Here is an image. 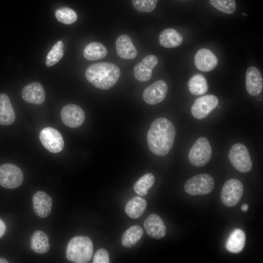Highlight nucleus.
Instances as JSON below:
<instances>
[{
	"instance_id": "29",
	"label": "nucleus",
	"mask_w": 263,
	"mask_h": 263,
	"mask_svg": "<svg viewBox=\"0 0 263 263\" xmlns=\"http://www.w3.org/2000/svg\"><path fill=\"white\" fill-rule=\"evenodd\" d=\"M63 54L64 44L61 40H59L48 53L45 62L46 66L50 67L56 64L62 57Z\"/></svg>"
},
{
	"instance_id": "17",
	"label": "nucleus",
	"mask_w": 263,
	"mask_h": 263,
	"mask_svg": "<svg viewBox=\"0 0 263 263\" xmlns=\"http://www.w3.org/2000/svg\"><path fill=\"white\" fill-rule=\"evenodd\" d=\"M32 202L34 212L38 216L45 218L50 214L52 200L47 193L42 191L36 192L33 196Z\"/></svg>"
},
{
	"instance_id": "5",
	"label": "nucleus",
	"mask_w": 263,
	"mask_h": 263,
	"mask_svg": "<svg viewBox=\"0 0 263 263\" xmlns=\"http://www.w3.org/2000/svg\"><path fill=\"white\" fill-rule=\"evenodd\" d=\"M228 157L232 166L239 171L246 173L251 170L252 162L249 151L244 145H233L229 150Z\"/></svg>"
},
{
	"instance_id": "1",
	"label": "nucleus",
	"mask_w": 263,
	"mask_h": 263,
	"mask_svg": "<svg viewBox=\"0 0 263 263\" xmlns=\"http://www.w3.org/2000/svg\"><path fill=\"white\" fill-rule=\"evenodd\" d=\"M175 129L168 119L160 117L154 120L148 132L147 140L150 150L157 156H165L173 147Z\"/></svg>"
},
{
	"instance_id": "22",
	"label": "nucleus",
	"mask_w": 263,
	"mask_h": 263,
	"mask_svg": "<svg viewBox=\"0 0 263 263\" xmlns=\"http://www.w3.org/2000/svg\"><path fill=\"white\" fill-rule=\"evenodd\" d=\"M182 36L176 30L167 28L163 30L159 36L160 44L167 48L178 47L183 41Z\"/></svg>"
},
{
	"instance_id": "30",
	"label": "nucleus",
	"mask_w": 263,
	"mask_h": 263,
	"mask_svg": "<svg viewBox=\"0 0 263 263\" xmlns=\"http://www.w3.org/2000/svg\"><path fill=\"white\" fill-rule=\"evenodd\" d=\"M56 19L65 24H71L77 20L76 13L68 7H61L57 9L55 13Z\"/></svg>"
},
{
	"instance_id": "16",
	"label": "nucleus",
	"mask_w": 263,
	"mask_h": 263,
	"mask_svg": "<svg viewBox=\"0 0 263 263\" xmlns=\"http://www.w3.org/2000/svg\"><path fill=\"white\" fill-rule=\"evenodd\" d=\"M21 95L26 102L34 104H41L45 99V92L43 86L36 82L25 86L22 90Z\"/></svg>"
},
{
	"instance_id": "3",
	"label": "nucleus",
	"mask_w": 263,
	"mask_h": 263,
	"mask_svg": "<svg viewBox=\"0 0 263 263\" xmlns=\"http://www.w3.org/2000/svg\"><path fill=\"white\" fill-rule=\"evenodd\" d=\"M92 240L87 236H77L69 242L66 248V258L76 263H88L93 253Z\"/></svg>"
},
{
	"instance_id": "13",
	"label": "nucleus",
	"mask_w": 263,
	"mask_h": 263,
	"mask_svg": "<svg viewBox=\"0 0 263 263\" xmlns=\"http://www.w3.org/2000/svg\"><path fill=\"white\" fill-rule=\"evenodd\" d=\"M158 63V58L153 55L146 56L142 60L134 67L133 74L138 81L144 82L150 79L153 68Z\"/></svg>"
},
{
	"instance_id": "7",
	"label": "nucleus",
	"mask_w": 263,
	"mask_h": 263,
	"mask_svg": "<svg viewBox=\"0 0 263 263\" xmlns=\"http://www.w3.org/2000/svg\"><path fill=\"white\" fill-rule=\"evenodd\" d=\"M23 181V173L17 166L6 163L0 166V186L7 188H16L22 184Z\"/></svg>"
},
{
	"instance_id": "35",
	"label": "nucleus",
	"mask_w": 263,
	"mask_h": 263,
	"mask_svg": "<svg viewBox=\"0 0 263 263\" xmlns=\"http://www.w3.org/2000/svg\"><path fill=\"white\" fill-rule=\"evenodd\" d=\"M248 209V206L246 204H243L241 207V209L242 211L245 212Z\"/></svg>"
},
{
	"instance_id": "36",
	"label": "nucleus",
	"mask_w": 263,
	"mask_h": 263,
	"mask_svg": "<svg viewBox=\"0 0 263 263\" xmlns=\"http://www.w3.org/2000/svg\"><path fill=\"white\" fill-rule=\"evenodd\" d=\"M8 262L2 258H0V263H7Z\"/></svg>"
},
{
	"instance_id": "32",
	"label": "nucleus",
	"mask_w": 263,
	"mask_h": 263,
	"mask_svg": "<svg viewBox=\"0 0 263 263\" xmlns=\"http://www.w3.org/2000/svg\"><path fill=\"white\" fill-rule=\"evenodd\" d=\"M135 9L141 12H151L155 9L158 0H132Z\"/></svg>"
},
{
	"instance_id": "11",
	"label": "nucleus",
	"mask_w": 263,
	"mask_h": 263,
	"mask_svg": "<svg viewBox=\"0 0 263 263\" xmlns=\"http://www.w3.org/2000/svg\"><path fill=\"white\" fill-rule=\"evenodd\" d=\"M60 117L64 125L70 128H75L83 123L85 115L79 106L70 104L63 107L60 112Z\"/></svg>"
},
{
	"instance_id": "37",
	"label": "nucleus",
	"mask_w": 263,
	"mask_h": 263,
	"mask_svg": "<svg viewBox=\"0 0 263 263\" xmlns=\"http://www.w3.org/2000/svg\"><path fill=\"white\" fill-rule=\"evenodd\" d=\"M257 97H256V99L258 100V101H261L262 99V96L261 95H257Z\"/></svg>"
},
{
	"instance_id": "28",
	"label": "nucleus",
	"mask_w": 263,
	"mask_h": 263,
	"mask_svg": "<svg viewBox=\"0 0 263 263\" xmlns=\"http://www.w3.org/2000/svg\"><path fill=\"white\" fill-rule=\"evenodd\" d=\"M155 177L150 173L141 177L134 184L133 188L135 193L143 196L147 194L148 190L151 188L155 182Z\"/></svg>"
},
{
	"instance_id": "12",
	"label": "nucleus",
	"mask_w": 263,
	"mask_h": 263,
	"mask_svg": "<svg viewBox=\"0 0 263 263\" xmlns=\"http://www.w3.org/2000/svg\"><path fill=\"white\" fill-rule=\"evenodd\" d=\"M168 86L163 80H157L147 87L143 91V98L148 104L155 105L163 101L166 97Z\"/></svg>"
},
{
	"instance_id": "21",
	"label": "nucleus",
	"mask_w": 263,
	"mask_h": 263,
	"mask_svg": "<svg viewBox=\"0 0 263 263\" xmlns=\"http://www.w3.org/2000/svg\"><path fill=\"white\" fill-rule=\"evenodd\" d=\"M245 240L244 232L240 229L236 228L228 236L225 243V247L230 252L239 253L244 248Z\"/></svg>"
},
{
	"instance_id": "8",
	"label": "nucleus",
	"mask_w": 263,
	"mask_h": 263,
	"mask_svg": "<svg viewBox=\"0 0 263 263\" xmlns=\"http://www.w3.org/2000/svg\"><path fill=\"white\" fill-rule=\"evenodd\" d=\"M244 187L240 181L236 179L227 180L224 185L221 192L222 203L227 207H233L241 199Z\"/></svg>"
},
{
	"instance_id": "27",
	"label": "nucleus",
	"mask_w": 263,
	"mask_h": 263,
	"mask_svg": "<svg viewBox=\"0 0 263 263\" xmlns=\"http://www.w3.org/2000/svg\"><path fill=\"white\" fill-rule=\"evenodd\" d=\"M188 87L190 92L196 95H202L208 90L206 78L201 74H195L189 79Z\"/></svg>"
},
{
	"instance_id": "26",
	"label": "nucleus",
	"mask_w": 263,
	"mask_h": 263,
	"mask_svg": "<svg viewBox=\"0 0 263 263\" xmlns=\"http://www.w3.org/2000/svg\"><path fill=\"white\" fill-rule=\"evenodd\" d=\"M143 235V229L139 225H132L123 233L121 239L122 244L124 247H131L140 240Z\"/></svg>"
},
{
	"instance_id": "31",
	"label": "nucleus",
	"mask_w": 263,
	"mask_h": 263,
	"mask_svg": "<svg viewBox=\"0 0 263 263\" xmlns=\"http://www.w3.org/2000/svg\"><path fill=\"white\" fill-rule=\"evenodd\" d=\"M209 2L213 7L227 14H232L237 8L235 0H209Z\"/></svg>"
},
{
	"instance_id": "33",
	"label": "nucleus",
	"mask_w": 263,
	"mask_h": 263,
	"mask_svg": "<svg viewBox=\"0 0 263 263\" xmlns=\"http://www.w3.org/2000/svg\"><path fill=\"white\" fill-rule=\"evenodd\" d=\"M93 263H109V255L107 251L104 248L98 249L94 255Z\"/></svg>"
},
{
	"instance_id": "6",
	"label": "nucleus",
	"mask_w": 263,
	"mask_h": 263,
	"mask_svg": "<svg viewBox=\"0 0 263 263\" xmlns=\"http://www.w3.org/2000/svg\"><path fill=\"white\" fill-rule=\"evenodd\" d=\"M214 187V181L208 174H201L189 179L185 183L186 192L191 195H201L211 192Z\"/></svg>"
},
{
	"instance_id": "15",
	"label": "nucleus",
	"mask_w": 263,
	"mask_h": 263,
	"mask_svg": "<svg viewBox=\"0 0 263 263\" xmlns=\"http://www.w3.org/2000/svg\"><path fill=\"white\" fill-rule=\"evenodd\" d=\"M245 86L248 93L253 96H257L262 92L263 77L256 67L251 66L247 69L245 75Z\"/></svg>"
},
{
	"instance_id": "19",
	"label": "nucleus",
	"mask_w": 263,
	"mask_h": 263,
	"mask_svg": "<svg viewBox=\"0 0 263 263\" xmlns=\"http://www.w3.org/2000/svg\"><path fill=\"white\" fill-rule=\"evenodd\" d=\"M117 55L125 59H132L137 55L136 48L133 45L131 38L127 35L119 37L115 42Z\"/></svg>"
},
{
	"instance_id": "34",
	"label": "nucleus",
	"mask_w": 263,
	"mask_h": 263,
	"mask_svg": "<svg viewBox=\"0 0 263 263\" xmlns=\"http://www.w3.org/2000/svg\"><path fill=\"white\" fill-rule=\"evenodd\" d=\"M6 229L4 222L0 219V238L4 235Z\"/></svg>"
},
{
	"instance_id": "18",
	"label": "nucleus",
	"mask_w": 263,
	"mask_h": 263,
	"mask_svg": "<svg viewBox=\"0 0 263 263\" xmlns=\"http://www.w3.org/2000/svg\"><path fill=\"white\" fill-rule=\"evenodd\" d=\"M144 228L151 237L160 239L166 233V227L162 219L156 214H150L145 220Z\"/></svg>"
},
{
	"instance_id": "25",
	"label": "nucleus",
	"mask_w": 263,
	"mask_h": 263,
	"mask_svg": "<svg viewBox=\"0 0 263 263\" xmlns=\"http://www.w3.org/2000/svg\"><path fill=\"white\" fill-rule=\"evenodd\" d=\"M107 54L105 47L97 42H91L86 46L83 51L84 57L89 60H96L104 58Z\"/></svg>"
},
{
	"instance_id": "10",
	"label": "nucleus",
	"mask_w": 263,
	"mask_h": 263,
	"mask_svg": "<svg viewBox=\"0 0 263 263\" xmlns=\"http://www.w3.org/2000/svg\"><path fill=\"white\" fill-rule=\"evenodd\" d=\"M218 103V98L213 94L200 96L194 101L191 106V114L195 118L203 119L215 109Z\"/></svg>"
},
{
	"instance_id": "23",
	"label": "nucleus",
	"mask_w": 263,
	"mask_h": 263,
	"mask_svg": "<svg viewBox=\"0 0 263 263\" xmlns=\"http://www.w3.org/2000/svg\"><path fill=\"white\" fill-rule=\"evenodd\" d=\"M30 246L31 249L37 253H47L50 248L47 235L42 231H36L31 237Z\"/></svg>"
},
{
	"instance_id": "2",
	"label": "nucleus",
	"mask_w": 263,
	"mask_h": 263,
	"mask_svg": "<svg viewBox=\"0 0 263 263\" xmlns=\"http://www.w3.org/2000/svg\"><path fill=\"white\" fill-rule=\"evenodd\" d=\"M120 75V70L117 65L105 62L90 65L85 72L87 80L101 90H108L113 86Z\"/></svg>"
},
{
	"instance_id": "9",
	"label": "nucleus",
	"mask_w": 263,
	"mask_h": 263,
	"mask_svg": "<svg viewBox=\"0 0 263 263\" xmlns=\"http://www.w3.org/2000/svg\"><path fill=\"white\" fill-rule=\"evenodd\" d=\"M39 139L45 148L53 153L61 151L64 147V140L61 133L51 127L43 129L39 133Z\"/></svg>"
},
{
	"instance_id": "20",
	"label": "nucleus",
	"mask_w": 263,
	"mask_h": 263,
	"mask_svg": "<svg viewBox=\"0 0 263 263\" xmlns=\"http://www.w3.org/2000/svg\"><path fill=\"white\" fill-rule=\"evenodd\" d=\"M16 119V115L9 97L4 94H0V124L9 125Z\"/></svg>"
},
{
	"instance_id": "4",
	"label": "nucleus",
	"mask_w": 263,
	"mask_h": 263,
	"mask_svg": "<svg viewBox=\"0 0 263 263\" xmlns=\"http://www.w3.org/2000/svg\"><path fill=\"white\" fill-rule=\"evenodd\" d=\"M212 150L208 139L204 137L199 138L188 152L190 163L195 167H203L210 161Z\"/></svg>"
},
{
	"instance_id": "14",
	"label": "nucleus",
	"mask_w": 263,
	"mask_h": 263,
	"mask_svg": "<svg viewBox=\"0 0 263 263\" xmlns=\"http://www.w3.org/2000/svg\"><path fill=\"white\" fill-rule=\"evenodd\" d=\"M218 59L216 56L209 49L202 48L199 50L194 56L196 67L203 72H209L217 65Z\"/></svg>"
},
{
	"instance_id": "24",
	"label": "nucleus",
	"mask_w": 263,
	"mask_h": 263,
	"mask_svg": "<svg viewBox=\"0 0 263 263\" xmlns=\"http://www.w3.org/2000/svg\"><path fill=\"white\" fill-rule=\"evenodd\" d=\"M147 202L145 199L136 196L131 199L127 203L125 211L130 217L137 219L143 214L147 207Z\"/></svg>"
}]
</instances>
